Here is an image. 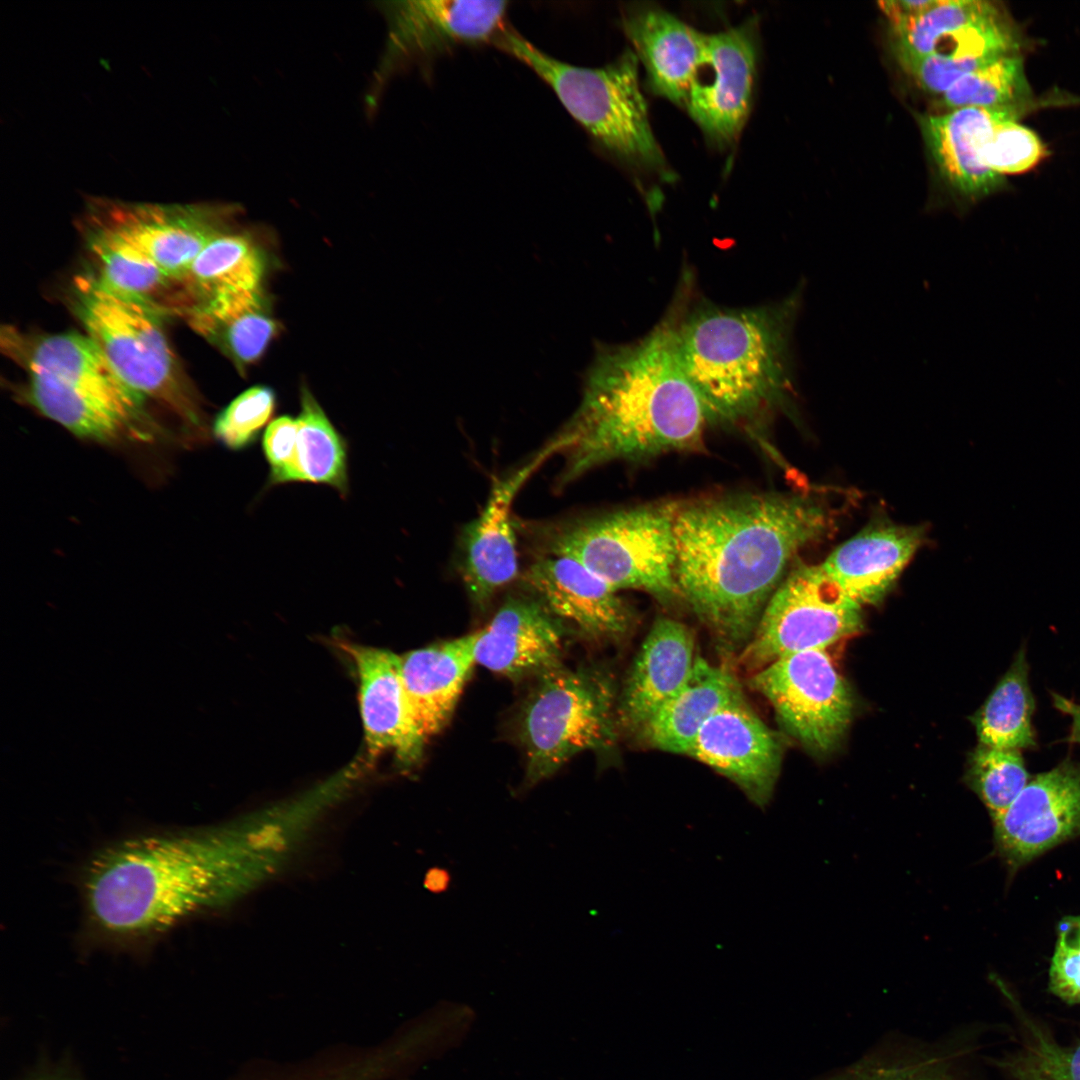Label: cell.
Segmentation results:
<instances>
[{"label": "cell", "mask_w": 1080, "mask_h": 1080, "mask_svg": "<svg viewBox=\"0 0 1080 1080\" xmlns=\"http://www.w3.org/2000/svg\"><path fill=\"white\" fill-rule=\"evenodd\" d=\"M1029 782L1020 750L979 744L971 753L967 783L992 820L1003 813Z\"/></svg>", "instance_id": "36"}, {"label": "cell", "mask_w": 1080, "mask_h": 1080, "mask_svg": "<svg viewBox=\"0 0 1080 1080\" xmlns=\"http://www.w3.org/2000/svg\"><path fill=\"white\" fill-rule=\"evenodd\" d=\"M802 283L785 299L751 308L701 306L671 325L682 368L709 422L752 435L795 389L793 331Z\"/></svg>", "instance_id": "3"}, {"label": "cell", "mask_w": 1080, "mask_h": 1080, "mask_svg": "<svg viewBox=\"0 0 1080 1080\" xmlns=\"http://www.w3.org/2000/svg\"><path fill=\"white\" fill-rule=\"evenodd\" d=\"M694 639L682 623L659 618L650 629L626 681L621 722L642 729L685 684L695 662Z\"/></svg>", "instance_id": "25"}, {"label": "cell", "mask_w": 1080, "mask_h": 1080, "mask_svg": "<svg viewBox=\"0 0 1080 1080\" xmlns=\"http://www.w3.org/2000/svg\"><path fill=\"white\" fill-rule=\"evenodd\" d=\"M687 755L732 781L763 808L777 782L782 750L741 693L704 724Z\"/></svg>", "instance_id": "15"}, {"label": "cell", "mask_w": 1080, "mask_h": 1080, "mask_svg": "<svg viewBox=\"0 0 1080 1080\" xmlns=\"http://www.w3.org/2000/svg\"><path fill=\"white\" fill-rule=\"evenodd\" d=\"M829 507L800 494H739L678 504L682 600L727 651L744 649L794 556L833 527Z\"/></svg>", "instance_id": "1"}, {"label": "cell", "mask_w": 1080, "mask_h": 1080, "mask_svg": "<svg viewBox=\"0 0 1080 1080\" xmlns=\"http://www.w3.org/2000/svg\"><path fill=\"white\" fill-rule=\"evenodd\" d=\"M741 694L733 675L696 657L691 674L642 729L647 742L662 751L687 755L704 724Z\"/></svg>", "instance_id": "29"}, {"label": "cell", "mask_w": 1080, "mask_h": 1080, "mask_svg": "<svg viewBox=\"0 0 1080 1080\" xmlns=\"http://www.w3.org/2000/svg\"><path fill=\"white\" fill-rule=\"evenodd\" d=\"M188 321L239 370L261 358L278 329L262 289L200 301L188 309Z\"/></svg>", "instance_id": "28"}, {"label": "cell", "mask_w": 1080, "mask_h": 1080, "mask_svg": "<svg viewBox=\"0 0 1080 1080\" xmlns=\"http://www.w3.org/2000/svg\"><path fill=\"white\" fill-rule=\"evenodd\" d=\"M74 304L86 334L132 391L167 406L203 437L198 400L168 343L158 310L97 275L74 280Z\"/></svg>", "instance_id": "6"}, {"label": "cell", "mask_w": 1080, "mask_h": 1080, "mask_svg": "<svg viewBox=\"0 0 1080 1080\" xmlns=\"http://www.w3.org/2000/svg\"><path fill=\"white\" fill-rule=\"evenodd\" d=\"M756 62L752 20L705 35L685 107L712 142L731 144L740 134L751 106Z\"/></svg>", "instance_id": "12"}, {"label": "cell", "mask_w": 1080, "mask_h": 1080, "mask_svg": "<svg viewBox=\"0 0 1080 1080\" xmlns=\"http://www.w3.org/2000/svg\"><path fill=\"white\" fill-rule=\"evenodd\" d=\"M622 25L645 67L652 91L685 107L706 34L651 5L626 8Z\"/></svg>", "instance_id": "23"}, {"label": "cell", "mask_w": 1080, "mask_h": 1080, "mask_svg": "<svg viewBox=\"0 0 1080 1080\" xmlns=\"http://www.w3.org/2000/svg\"><path fill=\"white\" fill-rule=\"evenodd\" d=\"M275 394L264 385L248 388L234 398L216 417L213 434L226 448L243 450L251 446L270 420Z\"/></svg>", "instance_id": "38"}, {"label": "cell", "mask_w": 1080, "mask_h": 1080, "mask_svg": "<svg viewBox=\"0 0 1080 1080\" xmlns=\"http://www.w3.org/2000/svg\"><path fill=\"white\" fill-rule=\"evenodd\" d=\"M1031 96L1023 60L1015 53L964 76L942 94L943 104L954 109L1028 104Z\"/></svg>", "instance_id": "35"}, {"label": "cell", "mask_w": 1080, "mask_h": 1080, "mask_svg": "<svg viewBox=\"0 0 1080 1080\" xmlns=\"http://www.w3.org/2000/svg\"><path fill=\"white\" fill-rule=\"evenodd\" d=\"M477 632L400 656V676L411 720L426 742L450 720L476 664Z\"/></svg>", "instance_id": "22"}, {"label": "cell", "mask_w": 1080, "mask_h": 1080, "mask_svg": "<svg viewBox=\"0 0 1080 1080\" xmlns=\"http://www.w3.org/2000/svg\"><path fill=\"white\" fill-rule=\"evenodd\" d=\"M1027 105L968 107L920 118L923 138L940 174L968 201L990 195L1003 185V176L984 164L983 148L997 124L1016 120Z\"/></svg>", "instance_id": "20"}, {"label": "cell", "mask_w": 1080, "mask_h": 1080, "mask_svg": "<svg viewBox=\"0 0 1080 1080\" xmlns=\"http://www.w3.org/2000/svg\"><path fill=\"white\" fill-rule=\"evenodd\" d=\"M359 679V706L367 759L392 750L404 768L416 765L425 741L416 730L400 676V656L389 650L341 642Z\"/></svg>", "instance_id": "19"}, {"label": "cell", "mask_w": 1080, "mask_h": 1080, "mask_svg": "<svg viewBox=\"0 0 1080 1080\" xmlns=\"http://www.w3.org/2000/svg\"><path fill=\"white\" fill-rule=\"evenodd\" d=\"M924 538L918 526L879 524L838 546L821 564L860 606L883 599Z\"/></svg>", "instance_id": "24"}, {"label": "cell", "mask_w": 1080, "mask_h": 1080, "mask_svg": "<svg viewBox=\"0 0 1080 1080\" xmlns=\"http://www.w3.org/2000/svg\"><path fill=\"white\" fill-rule=\"evenodd\" d=\"M1002 17L989 1L938 0L919 17L891 29L892 48L914 54H930L958 32Z\"/></svg>", "instance_id": "34"}, {"label": "cell", "mask_w": 1080, "mask_h": 1080, "mask_svg": "<svg viewBox=\"0 0 1080 1080\" xmlns=\"http://www.w3.org/2000/svg\"><path fill=\"white\" fill-rule=\"evenodd\" d=\"M265 270V256L256 241L229 229L200 252L182 280L194 296L193 306L223 293L261 290Z\"/></svg>", "instance_id": "30"}, {"label": "cell", "mask_w": 1080, "mask_h": 1080, "mask_svg": "<svg viewBox=\"0 0 1080 1080\" xmlns=\"http://www.w3.org/2000/svg\"><path fill=\"white\" fill-rule=\"evenodd\" d=\"M238 208L225 204L135 203L90 200L86 223L117 236L182 280L200 252L230 229Z\"/></svg>", "instance_id": "11"}, {"label": "cell", "mask_w": 1080, "mask_h": 1080, "mask_svg": "<svg viewBox=\"0 0 1080 1080\" xmlns=\"http://www.w3.org/2000/svg\"><path fill=\"white\" fill-rule=\"evenodd\" d=\"M1016 1080H1080V1043L1064 1047L1039 1030L1002 1064Z\"/></svg>", "instance_id": "37"}, {"label": "cell", "mask_w": 1080, "mask_h": 1080, "mask_svg": "<svg viewBox=\"0 0 1080 1080\" xmlns=\"http://www.w3.org/2000/svg\"><path fill=\"white\" fill-rule=\"evenodd\" d=\"M450 884V872L443 867H431L425 874L424 886L431 893H444L449 889Z\"/></svg>", "instance_id": "45"}, {"label": "cell", "mask_w": 1080, "mask_h": 1080, "mask_svg": "<svg viewBox=\"0 0 1080 1080\" xmlns=\"http://www.w3.org/2000/svg\"><path fill=\"white\" fill-rule=\"evenodd\" d=\"M536 678L518 717L526 789L576 754L610 747L616 736L612 689L602 673L560 664Z\"/></svg>", "instance_id": "8"}, {"label": "cell", "mask_w": 1080, "mask_h": 1080, "mask_svg": "<svg viewBox=\"0 0 1080 1080\" xmlns=\"http://www.w3.org/2000/svg\"><path fill=\"white\" fill-rule=\"evenodd\" d=\"M300 400L291 482L328 485L344 497L349 490L347 443L307 387Z\"/></svg>", "instance_id": "32"}, {"label": "cell", "mask_w": 1080, "mask_h": 1080, "mask_svg": "<svg viewBox=\"0 0 1080 1080\" xmlns=\"http://www.w3.org/2000/svg\"><path fill=\"white\" fill-rule=\"evenodd\" d=\"M1049 970L1050 990L1068 1003H1080V916L1063 918Z\"/></svg>", "instance_id": "40"}, {"label": "cell", "mask_w": 1080, "mask_h": 1080, "mask_svg": "<svg viewBox=\"0 0 1080 1080\" xmlns=\"http://www.w3.org/2000/svg\"><path fill=\"white\" fill-rule=\"evenodd\" d=\"M710 423L677 355L672 326L598 353L581 404L558 435L559 484L613 461L697 450Z\"/></svg>", "instance_id": "2"}, {"label": "cell", "mask_w": 1080, "mask_h": 1080, "mask_svg": "<svg viewBox=\"0 0 1080 1080\" xmlns=\"http://www.w3.org/2000/svg\"><path fill=\"white\" fill-rule=\"evenodd\" d=\"M26 397L44 416L75 436L101 443L150 437L144 399H122L28 372Z\"/></svg>", "instance_id": "21"}, {"label": "cell", "mask_w": 1080, "mask_h": 1080, "mask_svg": "<svg viewBox=\"0 0 1080 1080\" xmlns=\"http://www.w3.org/2000/svg\"><path fill=\"white\" fill-rule=\"evenodd\" d=\"M938 0H888L877 5L887 18L891 29L897 28L930 10Z\"/></svg>", "instance_id": "43"}, {"label": "cell", "mask_w": 1080, "mask_h": 1080, "mask_svg": "<svg viewBox=\"0 0 1080 1080\" xmlns=\"http://www.w3.org/2000/svg\"><path fill=\"white\" fill-rule=\"evenodd\" d=\"M223 840L202 832L154 833L102 850L84 874L92 924L113 938L146 937L217 903L231 874Z\"/></svg>", "instance_id": "4"}, {"label": "cell", "mask_w": 1080, "mask_h": 1080, "mask_svg": "<svg viewBox=\"0 0 1080 1080\" xmlns=\"http://www.w3.org/2000/svg\"><path fill=\"white\" fill-rule=\"evenodd\" d=\"M297 435V419L287 415L274 419L266 428L262 446L270 466V484L291 482Z\"/></svg>", "instance_id": "41"}, {"label": "cell", "mask_w": 1080, "mask_h": 1080, "mask_svg": "<svg viewBox=\"0 0 1080 1080\" xmlns=\"http://www.w3.org/2000/svg\"><path fill=\"white\" fill-rule=\"evenodd\" d=\"M86 227L89 248L99 266L97 276L109 287L153 305L151 296L171 279L179 280L112 233L89 223Z\"/></svg>", "instance_id": "33"}, {"label": "cell", "mask_w": 1080, "mask_h": 1080, "mask_svg": "<svg viewBox=\"0 0 1080 1080\" xmlns=\"http://www.w3.org/2000/svg\"><path fill=\"white\" fill-rule=\"evenodd\" d=\"M1051 696L1054 707L1071 719V728L1067 741L1080 745V704L1058 693L1052 692Z\"/></svg>", "instance_id": "44"}, {"label": "cell", "mask_w": 1080, "mask_h": 1080, "mask_svg": "<svg viewBox=\"0 0 1080 1080\" xmlns=\"http://www.w3.org/2000/svg\"><path fill=\"white\" fill-rule=\"evenodd\" d=\"M993 823L998 851L1015 866L1080 835V762L1033 777Z\"/></svg>", "instance_id": "14"}, {"label": "cell", "mask_w": 1080, "mask_h": 1080, "mask_svg": "<svg viewBox=\"0 0 1080 1080\" xmlns=\"http://www.w3.org/2000/svg\"><path fill=\"white\" fill-rule=\"evenodd\" d=\"M772 705L782 726L812 752L831 751L853 711L850 691L825 650L780 657L750 679Z\"/></svg>", "instance_id": "10"}, {"label": "cell", "mask_w": 1080, "mask_h": 1080, "mask_svg": "<svg viewBox=\"0 0 1080 1080\" xmlns=\"http://www.w3.org/2000/svg\"><path fill=\"white\" fill-rule=\"evenodd\" d=\"M532 595L511 596L477 632L476 663L520 680L561 664L567 628Z\"/></svg>", "instance_id": "17"}, {"label": "cell", "mask_w": 1080, "mask_h": 1080, "mask_svg": "<svg viewBox=\"0 0 1080 1080\" xmlns=\"http://www.w3.org/2000/svg\"><path fill=\"white\" fill-rule=\"evenodd\" d=\"M521 580L553 615L585 635L615 638L630 627L631 609L618 591L573 558L545 554L524 570Z\"/></svg>", "instance_id": "18"}, {"label": "cell", "mask_w": 1080, "mask_h": 1080, "mask_svg": "<svg viewBox=\"0 0 1080 1080\" xmlns=\"http://www.w3.org/2000/svg\"><path fill=\"white\" fill-rule=\"evenodd\" d=\"M1028 673L1026 651L1021 647L973 718L979 744L1020 751L1036 746L1032 726L1035 700Z\"/></svg>", "instance_id": "31"}, {"label": "cell", "mask_w": 1080, "mask_h": 1080, "mask_svg": "<svg viewBox=\"0 0 1080 1080\" xmlns=\"http://www.w3.org/2000/svg\"><path fill=\"white\" fill-rule=\"evenodd\" d=\"M1047 151L1035 132L1005 120L996 125L986 141L982 158L987 168L1004 176L1026 172L1037 165Z\"/></svg>", "instance_id": "39"}, {"label": "cell", "mask_w": 1080, "mask_h": 1080, "mask_svg": "<svg viewBox=\"0 0 1080 1080\" xmlns=\"http://www.w3.org/2000/svg\"><path fill=\"white\" fill-rule=\"evenodd\" d=\"M562 447L563 442L556 435L523 465L496 478L481 512L466 526L460 575L469 598L476 605H486L497 591L517 577L513 502L529 478Z\"/></svg>", "instance_id": "13"}, {"label": "cell", "mask_w": 1080, "mask_h": 1080, "mask_svg": "<svg viewBox=\"0 0 1080 1080\" xmlns=\"http://www.w3.org/2000/svg\"><path fill=\"white\" fill-rule=\"evenodd\" d=\"M679 503L649 504L554 528L547 552L573 558L614 590L637 589L663 604L681 599L676 581Z\"/></svg>", "instance_id": "7"}, {"label": "cell", "mask_w": 1080, "mask_h": 1080, "mask_svg": "<svg viewBox=\"0 0 1080 1080\" xmlns=\"http://www.w3.org/2000/svg\"><path fill=\"white\" fill-rule=\"evenodd\" d=\"M959 1033L933 1040L890 1035L854 1061L813 1080H968Z\"/></svg>", "instance_id": "27"}, {"label": "cell", "mask_w": 1080, "mask_h": 1080, "mask_svg": "<svg viewBox=\"0 0 1080 1080\" xmlns=\"http://www.w3.org/2000/svg\"><path fill=\"white\" fill-rule=\"evenodd\" d=\"M494 45L538 75L602 149L633 168L670 177L640 89L636 54L627 50L599 68L575 66L543 52L510 27Z\"/></svg>", "instance_id": "5"}, {"label": "cell", "mask_w": 1080, "mask_h": 1080, "mask_svg": "<svg viewBox=\"0 0 1080 1080\" xmlns=\"http://www.w3.org/2000/svg\"><path fill=\"white\" fill-rule=\"evenodd\" d=\"M862 628L861 606L821 565L790 569L769 600L741 660L762 668L797 652L825 650Z\"/></svg>", "instance_id": "9"}, {"label": "cell", "mask_w": 1080, "mask_h": 1080, "mask_svg": "<svg viewBox=\"0 0 1080 1080\" xmlns=\"http://www.w3.org/2000/svg\"><path fill=\"white\" fill-rule=\"evenodd\" d=\"M507 1L420 0L393 4L392 52L428 62L461 46L493 44L507 28Z\"/></svg>", "instance_id": "16"}, {"label": "cell", "mask_w": 1080, "mask_h": 1080, "mask_svg": "<svg viewBox=\"0 0 1080 1080\" xmlns=\"http://www.w3.org/2000/svg\"><path fill=\"white\" fill-rule=\"evenodd\" d=\"M384 1070L385 1058L375 1053L307 1080H377Z\"/></svg>", "instance_id": "42"}, {"label": "cell", "mask_w": 1080, "mask_h": 1080, "mask_svg": "<svg viewBox=\"0 0 1080 1080\" xmlns=\"http://www.w3.org/2000/svg\"><path fill=\"white\" fill-rule=\"evenodd\" d=\"M1 347L27 372L122 399H144L123 383L87 334L32 335L7 327L2 329Z\"/></svg>", "instance_id": "26"}]
</instances>
